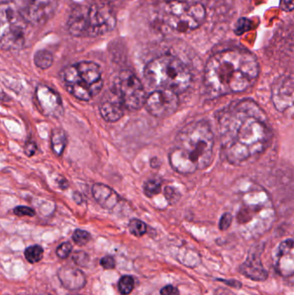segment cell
<instances>
[{"mask_svg":"<svg viewBox=\"0 0 294 295\" xmlns=\"http://www.w3.org/2000/svg\"><path fill=\"white\" fill-rule=\"evenodd\" d=\"M221 151L232 165L246 164L266 151L273 138L268 116L250 99L236 100L218 114Z\"/></svg>","mask_w":294,"mask_h":295,"instance_id":"1","label":"cell"},{"mask_svg":"<svg viewBox=\"0 0 294 295\" xmlns=\"http://www.w3.org/2000/svg\"><path fill=\"white\" fill-rule=\"evenodd\" d=\"M260 73L256 58L244 49L231 48L213 54L204 68V85L211 98L246 91Z\"/></svg>","mask_w":294,"mask_h":295,"instance_id":"2","label":"cell"},{"mask_svg":"<svg viewBox=\"0 0 294 295\" xmlns=\"http://www.w3.org/2000/svg\"><path fill=\"white\" fill-rule=\"evenodd\" d=\"M214 135L209 124L194 121L182 128L177 134L175 143L169 154V163L181 174L203 170L212 164Z\"/></svg>","mask_w":294,"mask_h":295,"instance_id":"3","label":"cell"},{"mask_svg":"<svg viewBox=\"0 0 294 295\" xmlns=\"http://www.w3.org/2000/svg\"><path fill=\"white\" fill-rule=\"evenodd\" d=\"M153 12L161 32L180 37L198 34L212 20V6L207 0H157Z\"/></svg>","mask_w":294,"mask_h":295,"instance_id":"4","label":"cell"},{"mask_svg":"<svg viewBox=\"0 0 294 295\" xmlns=\"http://www.w3.org/2000/svg\"><path fill=\"white\" fill-rule=\"evenodd\" d=\"M144 77L151 87L177 95L187 91L192 82L189 68L173 55H161L150 62L145 67Z\"/></svg>","mask_w":294,"mask_h":295,"instance_id":"5","label":"cell"},{"mask_svg":"<svg viewBox=\"0 0 294 295\" xmlns=\"http://www.w3.org/2000/svg\"><path fill=\"white\" fill-rule=\"evenodd\" d=\"M115 25L113 10L103 2L77 6L68 20V32L74 37H99L111 32Z\"/></svg>","mask_w":294,"mask_h":295,"instance_id":"6","label":"cell"},{"mask_svg":"<svg viewBox=\"0 0 294 295\" xmlns=\"http://www.w3.org/2000/svg\"><path fill=\"white\" fill-rule=\"evenodd\" d=\"M63 85L77 100L90 101L102 90V73L93 62H79L66 67L61 74Z\"/></svg>","mask_w":294,"mask_h":295,"instance_id":"7","label":"cell"},{"mask_svg":"<svg viewBox=\"0 0 294 295\" xmlns=\"http://www.w3.org/2000/svg\"><path fill=\"white\" fill-rule=\"evenodd\" d=\"M33 28L10 0L0 3V46L7 50L25 46Z\"/></svg>","mask_w":294,"mask_h":295,"instance_id":"8","label":"cell"},{"mask_svg":"<svg viewBox=\"0 0 294 295\" xmlns=\"http://www.w3.org/2000/svg\"><path fill=\"white\" fill-rule=\"evenodd\" d=\"M116 92L124 107L129 111H138L144 105L147 98L144 87L131 71L125 70L120 73L116 81Z\"/></svg>","mask_w":294,"mask_h":295,"instance_id":"9","label":"cell"},{"mask_svg":"<svg viewBox=\"0 0 294 295\" xmlns=\"http://www.w3.org/2000/svg\"><path fill=\"white\" fill-rule=\"evenodd\" d=\"M32 28L47 23L55 12L56 0H10Z\"/></svg>","mask_w":294,"mask_h":295,"instance_id":"10","label":"cell"},{"mask_svg":"<svg viewBox=\"0 0 294 295\" xmlns=\"http://www.w3.org/2000/svg\"><path fill=\"white\" fill-rule=\"evenodd\" d=\"M148 112L158 119H165L173 115L179 106L177 94L167 90H156L145 100Z\"/></svg>","mask_w":294,"mask_h":295,"instance_id":"11","label":"cell"},{"mask_svg":"<svg viewBox=\"0 0 294 295\" xmlns=\"http://www.w3.org/2000/svg\"><path fill=\"white\" fill-rule=\"evenodd\" d=\"M36 99L43 115L52 117H58L63 115V100L58 93L48 85H37Z\"/></svg>","mask_w":294,"mask_h":295,"instance_id":"12","label":"cell"},{"mask_svg":"<svg viewBox=\"0 0 294 295\" xmlns=\"http://www.w3.org/2000/svg\"><path fill=\"white\" fill-rule=\"evenodd\" d=\"M272 100L279 111H286L293 102V81L291 78L278 79L272 87Z\"/></svg>","mask_w":294,"mask_h":295,"instance_id":"13","label":"cell"},{"mask_svg":"<svg viewBox=\"0 0 294 295\" xmlns=\"http://www.w3.org/2000/svg\"><path fill=\"white\" fill-rule=\"evenodd\" d=\"M239 272L249 280L255 281H266L269 276L260 260V253L251 250L248 258L238 269Z\"/></svg>","mask_w":294,"mask_h":295,"instance_id":"14","label":"cell"},{"mask_svg":"<svg viewBox=\"0 0 294 295\" xmlns=\"http://www.w3.org/2000/svg\"><path fill=\"white\" fill-rule=\"evenodd\" d=\"M124 109L125 107L116 91L104 97L99 105L100 115L109 123H115L122 119L124 116Z\"/></svg>","mask_w":294,"mask_h":295,"instance_id":"15","label":"cell"},{"mask_svg":"<svg viewBox=\"0 0 294 295\" xmlns=\"http://www.w3.org/2000/svg\"><path fill=\"white\" fill-rule=\"evenodd\" d=\"M57 276L63 287L71 291L82 289L86 284V277L79 269L65 266L57 272Z\"/></svg>","mask_w":294,"mask_h":295,"instance_id":"16","label":"cell"},{"mask_svg":"<svg viewBox=\"0 0 294 295\" xmlns=\"http://www.w3.org/2000/svg\"><path fill=\"white\" fill-rule=\"evenodd\" d=\"M92 192L98 204L105 210H112L121 200L119 194L112 188L102 183L94 184Z\"/></svg>","mask_w":294,"mask_h":295,"instance_id":"17","label":"cell"},{"mask_svg":"<svg viewBox=\"0 0 294 295\" xmlns=\"http://www.w3.org/2000/svg\"><path fill=\"white\" fill-rule=\"evenodd\" d=\"M51 148L54 155L61 156L65 151L67 145V135L63 129L55 128L51 133Z\"/></svg>","mask_w":294,"mask_h":295,"instance_id":"18","label":"cell"},{"mask_svg":"<svg viewBox=\"0 0 294 295\" xmlns=\"http://www.w3.org/2000/svg\"><path fill=\"white\" fill-rule=\"evenodd\" d=\"M34 63L37 68L45 70L51 67L54 63V57L48 50L41 49L35 54Z\"/></svg>","mask_w":294,"mask_h":295,"instance_id":"19","label":"cell"},{"mask_svg":"<svg viewBox=\"0 0 294 295\" xmlns=\"http://www.w3.org/2000/svg\"><path fill=\"white\" fill-rule=\"evenodd\" d=\"M26 260L31 263H37L43 257V249L40 245H32L26 249L24 251Z\"/></svg>","mask_w":294,"mask_h":295,"instance_id":"20","label":"cell"},{"mask_svg":"<svg viewBox=\"0 0 294 295\" xmlns=\"http://www.w3.org/2000/svg\"><path fill=\"white\" fill-rule=\"evenodd\" d=\"M128 229H129L130 234H132L137 238H141L144 235L145 233L147 232V225L144 222L136 219L130 220L129 225H128Z\"/></svg>","mask_w":294,"mask_h":295,"instance_id":"21","label":"cell"},{"mask_svg":"<svg viewBox=\"0 0 294 295\" xmlns=\"http://www.w3.org/2000/svg\"><path fill=\"white\" fill-rule=\"evenodd\" d=\"M135 287V281L130 275L122 276L119 281V289L120 293L123 295L130 294Z\"/></svg>","mask_w":294,"mask_h":295,"instance_id":"22","label":"cell"},{"mask_svg":"<svg viewBox=\"0 0 294 295\" xmlns=\"http://www.w3.org/2000/svg\"><path fill=\"white\" fill-rule=\"evenodd\" d=\"M161 192V182H158L157 180H150L149 182H146L143 186V193L149 198L157 195Z\"/></svg>","mask_w":294,"mask_h":295,"instance_id":"23","label":"cell"},{"mask_svg":"<svg viewBox=\"0 0 294 295\" xmlns=\"http://www.w3.org/2000/svg\"><path fill=\"white\" fill-rule=\"evenodd\" d=\"M72 239H73L74 243H75L77 245L83 246V245H85L87 243H89L91 239H92V237H91L90 233L86 231V230L77 229V230H74V232L73 233Z\"/></svg>","mask_w":294,"mask_h":295,"instance_id":"24","label":"cell"},{"mask_svg":"<svg viewBox=\"0 0 294 295\" xmlns=\"http://www.w3.org/2000/svg\"><path fill=\"white\" fill-rule=\"evenodd\" d=\"M73 250V245L69 242H64L60 244L56 249V255L60 259H67Z\"/></svg>","mask_w":294,"mask_h":295,"instance_id":"25","label":"cell"},{"mask_svg":"<svg viewBox=\"0 0 294 295\" xmlns=\"http://www.w3.org/2000/svg\"><path fill=\"white\" fill-rule=\"evenodd\" d=\"M165 197L169 204H174L181 198V193L173 187H166L164 189Z\"/></svg>","mask_w":294,"mask_h":295,"instance_id":"26","label":"cell"},{"mask_svg":"<svg viewBox=\"0 0 294 295\" xmlns=\"http://www.w3.org/2000/svg\"><path fill=\"white\" fill-rule=\"evenodd\" d=\"M73 260L78 266L84 267L89 262V255L84 251H77L73 255Z\"/></svg>","mask_w":294,"mask_h":295,"instance_id":"27","label":"cell"},{"mask_svg":"<svg viewBox=\"0 0 294 295\" xmlns=\"http://www.w3.org/2000/svg\"><path fill=\"white\" fill-rule=\"evenodd\" d=\"M13 213L15 215L18 216V217H34L36 215V211L32 208H28V206H24V205H19L13 209Z\"/></svg>","mask_w":294,"mask_h":295,"instance_id":"28","label":"cell"},{"mask_svg":"<svg viewBox=\"0 0 294 295\" xmlns=\"http://www.w3.org/2000/svg\"><path fill=\"white\" fill-rule=\"evenodd\" d=\"M100 265L105 270H113L116 267V261L111 255H106L100 260Z\"/></svg>","mask_w":294,"mask_h":295,"instance_id":"29","label":"cell"},{"mask_svg":"<svg viewBox=\"0 0 294 295\" xmlns=\"http://www.w3.org/2000/svg\"><path fill=\"white\" fill-rule=\"evenodd\" d=\"M232 223V215L230 213H224V215L221 217L219 221V229L221 230H226L230 226Z\"/></svg>","mask_w":294,"mask_h":295,"instance_id":"30","label":"cell"},{"mask_svg":"<svg viewBox=\"0 0 294 295\" xmlns=\"http://www.w3.org/2000/svg\"><path fill=\"white\" fill-rule=\"evenodd\" d=\"M37 143L33 140H28L26 142L25 145H24V153H25L26 156H28V157H32V156H34L36 154V151H37Z\"/></svg>","mask_w":294,"mask_h":295,"instance_id":"31","label":"cell"},{"mask_svg":"<svg viewBox=\"0 0 294 295\" xmlns=\"http://www.w3.org/2000/svg\"><path fill=\"white\" fill-rule=\"evenodd\" d=\"M160 293L161 295H180V291L177 287H173L172 285H167L161 288Z\"/></svg>","mask_w":294,"mask_h":295,"instance_id":"32","label":"cell"},{"mask_svg":"<svg viewBox=\"0 0 294 295\" xmlns=\"http://www.w3.org/2000/svg\"><path fill=\"white\" fill-rule=\"evenodd\" d=\"M218 281H223L225 285L229 286V287H233V288H237V289H240L243 287V284L239 281L237 280H224V279H218Z\"/></svg>","mask_w":294,"mask_h":295,"instance_id":"33","label":"cell"},{"mask_svg":"<svg viewBox=\"0 0 294 295\" xmlns=\"http://www.w3.org/2000/svg\"><path fill=\"white\" fill-rule=\"evenodd\" d=\"M281 8L286 12H291L293 10V0H281Z\"/></svg>","mask_w":294,"mask_h":295,"instance_id":"34","label":"cell"},{"mask_svg":"<svg viewBox=\"0 0 294 295\" xmlns=\"http://www.w3.org/2000/svg\"><path fill=\"white\" fill-rule=\"evenodd\" d=\"M57 182H58L60 188H62L63 190H65L66 188H68V182L65 178L60 177L59 179L57 180Z\"/></svg>","mask_w":294,"mask_h":295,"instance_id":"35","label":"cell"},{"mask_svg":"<svg viewBox=\"0 0 294 295\" xmlns=\"http://www.w3.org/2000/svg\"><path fill=\"white\" fill-rule=\"evenodd\" d=\"M215 295H235L233 292H230L229 290L224 289V288H219L217 290Z\"/></svg>","mask_w":294,"mask_h":295,"instance_id":"36","label":"cell"},{"mask_svg":"<svg viewBox=\"0 0 294 295\" xmlns=\"http://www.w3.org/2000/svg\"><path fill=\"white\" fill-rule=\"evenodd\" d=\"M73 197H74V201L76 202L77 204H80L82 202V196L80 195L79 193H74Z\"/></svg>","mask_w":294,"mask_h":295,"instance_id":"37","label":"cell"},{"mask_svg":"<svg viewBox=\"0 0 294 295\" xmlns=\"http://www.w3.org/2000/svg\"><path fill=\"white\" fill-rule=\"evenodd\" d=\"M69 295H75V294H69Z\"/></svg>","mask_w":294,"mask_h":295,"instance_id":"38","label":"cell"}]
</instances>
